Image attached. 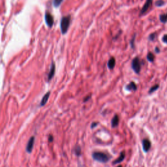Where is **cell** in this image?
Masks as SVG:
<instances>
[{"label": "cell", "mask_w": 167, "mask_h": 167, "mask_svg": "<svg viewBox=\"0 0 167 167\" xmlns=\"http://www.w3.org/2000/svg\"><path fill=\"white\" fill-rule=\"evenodd\" d=\"M92 157L95 161L99 162V163H106L110 161L111 157L107 153H103V152L95 151L92 153Z\"/></svg>", "instance_id": "1"}, {"label": "cell", "mask_w": 167, "mask_h": 167, "mask_svg": "<svg viewBox=\"0 0 167 167\" xmlns=\"http://www.w3.org/2000/svg\"><path fill=\"white\" fill-rule=\"evenodd\" d=\"M71 22V16H67L61 18L60 23V28L62 34H65L67 32L68 29L69 28Z\"/></svg>", "instance_id": "2"}, {"label": "cell", "mask_w": 167, "mask_h": 167, "mask_svg": "<svg viewBox=\"0 0 167 167\" xmlns=\"http://www.w3.org/2000/svg\"><path fill=\"white\" fill-rule=\"evenodd\" d=\"M142 65V62L140 60L138 57H136L133 59L131 63V67L136 74H139L141 70V66Z\"/></svg>", "instance_id": "3"}, {"label": "cell", "mask_w": 167, "mask_h": 167, "mask_svg": "<svg viewBox=\"0 0 167 167\" xmlns=\"http://www.w3.org/2000/svg\"><path fill=\"white\" fill-rule=\"evenodd\" d=\"M151 146V142L149 141V140L145 138L143 140V141H142V147H143L144 151L146 152V153H147V152L150 149Z\"/></svg>", "instance_id": "4"}, {"label": "cell", "mask_w": 167, "mask_h": 167, "mask_svg": "<svg viewBox=\"0 0 167 167\" xmlns=\"http://www.w3.org/2000/svg\"><path fill=\"white\" fill-rule=\"evenodd\" d=\"M152 1H153V0H146V3H145L143 7H142V9H141V14H140L141 15L144 14L149 9V7H151V4H152Z\"/></svg>", "instance_id": "5"}, {"label": "cell", "mask_w": 167, "mask_h": 167, "mask_svg": "<svg viewBox=\"0 0 167 167\" xmlns=\"http://www.w3.org/2000/svg\"><path fill=\"white\" fill-rule=\"evenodd\" d=\"M45 21H46V24H47L48 26L50 27V28H51V27L53 26L54 18H53L52 16L50 13H46V14H45Z\"/></svg>", "instance_id": "6"}, {"label": "cell", "mask_w": 167, "mask_h": 167, "mask_svg": "<svg viewBox=\"0 0 167 167\" xmlns=\"http://www.w3.org/2000/svg\"><path fill=\"white\" fill-rule=\"evenodd\" d=\"M34 141H35V138H34L33 136L31 137V138L29 140L28 144H27V147H26V151H28V153H31V151H32L33 148V145H34Z\"/></svg>", "instance_id": "7"}, {"label": "cell", "mask_w": 167, "mask_h": 167, "mask_svg": "<svg viewBox=\"0 0 167 167\" xmlns=\"http://www.w3.org/2000/svg\"><path fill=\"white\" fill-rule=\"evenodd\" d=\"M125 157V153L124 151H122L121 152V153H120V155L118 158L117 159H116L114 162L112 163L113 165H115V164H119V163H121L122 162H123V161L124 160V159Z\"/></svg>", "instance_id": "8"}, {"label": "cell", "mask_w": 167, "mask_h": 167, "mask_svg": "<svg viewBox=\"0 0 167 167\" xmlns=\"http://www.w3.org/2000/svg\"><path fill=\"white\" fill-rule=\"evenodd\" d=\"M119 118L118 115H115L114 117H113L112 121H111V126L112 128H115L118 126L119 125Z\"/></svg>", "instance_id": "9"}, {"label": "cell", "mask_w": 167, "mask_h": 167, "mask_svg": "<svg viewBox=\"0 0 167 167\" xmlns=\"http://www.w3.org/2000/svg\"><path fill=\"white\" fill-rule=\"evenodd\" d=\"M125 89L127 91L129 92H132V91H136L137 90V86L134 82H130L128 85H127L125 86Z\"/></svg>", "instance_id": "10"}, {"label": "cell", "mask_w": 167, "mask_h": 167, "mask_svg": "<svg viewBox=\"0 0 167 167\" xmlns=\"http://www.w3.org/2000/svg\"><path fill=\"white\" fill-rule=\"evenodd\" d=\"M55 71H56V66H55L54 63H52V65H51L50 71V72H49V74H48V81L50 80L52 78H53L54 76Z\"/></svg>", "instance_id": "11"}, {"label": "cell", "mask_w": 167, "mask_h": 167, "mask_svg": "<svg viewBox=\"0 0 167 167\" xmlns=\"http://www.w3.org/2000/svg\"><path fill=\"white\" fill-rule=\"evenodd\" d=\"M115 65H116V60L114 57H112L108 62V67L109 68V69L112 70L114 68Z\"/></svg>", "instance_id": "12"}, {"label": "cell", "mask_w": 167, "mask_h": 167, "mask_svg": "<svg viewBox=\"0 0 167 167\" xmlns=\"http://www.w3.org/2000/svg\"><path fill=\"white\" fill-rule=\"evenodd\" d=\"M50 92H48V93H46V94L44 95V97H43V99H42V100H41V106H44L45 105L46 102L48 101V98L49 97H50Z\"/></svg>", "instance_id": "13"}, {"label": "cell", "mask_w": 167, "mask_h": 167, "mask_svg": "<svg viewBox=\"0 0 167 167\" xmlns=\"http://www.w3.org/2000/svg\"><path fill=\"white\" fill-rule=\"evenodd\" d=\"M159 20L162 23L165 24L167 22V14H162L159 15Z\"/></svg>", "instance_id": "14"}, {"label": "cell", "mask_w": 167, "mask_h": 167, "mask_svg": "<svg viewBox=\"0 0 167 167\" xmlns=\"http://www.w3.org/2000/svg\"><path fill=\"white\" fill-rule=\"evenodd\" d=\"M159 84H156V85L153 86H152L149 90V92H148L149 94H151L152 93H153L154 92H155V91H157L159 89Z\"/></svg>", "instance_id": "15"}, {"label": "cell", "mask_w": 167, "mask_h": 167, "mask_svg": "<svg viewBox=\"0 0 167 167\" xmlns=\"http://www.w3.org/2000/svg\"><path fill=\"white\" fill-rule=\"evenodd\" d=\"M154 55L152 54L151 52H148V54H147V60H148L149 61H150V62H153L154 61Z\"/></svg>", "instance_id": "16"}, {"label": "cell", "mask_w": 167, "mask_h": 167, "mask_svg": "<svg viewBox=\"0 0 167 167\" xmlns=\"http://www.w3.org/2000/svg\"><path fill=\"white\" fill-rule=\"evenodd\" d=\"M164 5V1L163 0H157V1L155 2V5L156 7H162Z\"/></svg>", "instance_id": "17"}, {"label": "cell", "mask_w": 167, "mask_h": 167, "mask_svg": "<svg viewBox=\"0 0 167 167\" xmlns=\"http://www.w3.org/2000/svg\"><path fill=\"white\" fill-rule=\"evenodd\" d=\"M63 0H54L53 1V4H54V6L55 7H59L61 5V3H62Z\"/></svg>", "instance_id": "18"}, {"label": "cell", "mask_w": 167, "mask_h": 167, "mask_svg": "<svg viewBox=\"0 0 167 167\" xmlns=\"http://www.w3.org/2000/svg\"><path fill=\"white\" fill-rule=\"evenodd\" d=\"M75 154L77 155H78V156L80 155V154H81V148H80V147H79V146L76 147L75 149Z\"/></svg>", "instance_id": "19"}, {"label": "cell", "mask_w": 167, "mask_h": 167, "mask_svg": "<svg viewBox=\"0 0 167 167\" xmlns=\"http://www.w3.org/2000/svg\"><path fill=\"white\" fill-rule=\"evenodd\" d=\"M155 38H156V33H151V35H149V40L151 41H154L155 39Z\"/></svg>", "instance_id": "20"}, {"label": "cell", "mask_w": 167, "mask_h": 167, "mask_svg": "<svg viewBox=\"0 0 167 167\" xmlns=\"http://www.w3.org/2000/svg\"><path fill=\"white\" fill-rule=\"evenodd\" d=\"M162 41H163V42L164 43L167 44V34L163 35V38H162Z\"/></svg>", "instance_id": "21"}, {"label": "cell", "mask_w": 167, "mask_h": 167, "mask_svg": "<svg viewBox=\"0 0 167 167\" xmlns=\"http://www.w3.org/2000/svg\"><path fill=\"white\" fill-rule=\"evenodd\" d=\"M98 124H99V122H93V123H92V125H91V128H92V129L95 128V127L97 126Z\"/></svg>", "instance_id": "22"}, {"label": "cell", "mask_w": 167, "mask_h": 167, "mask_svg": "<svg viewBox=\"0 0 167 167\" xmlns=\"http://www.w3.org/2000/svg\"><path fill=\"white\" fill-rule=\"evenodd\" d=\"M134 39H135V35H134L133 37H132V40H131V47H132V48H134Z\"/></svg>", "instance_id": "23"}, {"label": "cell", "mask_w": 167, "mask_h": 167, "mask_svg": "<svg viewBox=\"0 0 167 167\" xmlns=\"http://www.w3.org/2000/svg\"><path fill=\"white\" fill-rule=\"evenodd\" d=\"M91 98V95H90V96H88L87 98L86 97L85 99H84V102H86V101H88V100H89Z\"/></svg>", "instance_id": "24"}, {"label": "cell", "mask_w": 167, "mask_h": 167, "mask_svg": "<svg viewBox=\"0 0 167 167\" xmlns=\"http://www.w3.org/2000/svg\"><path fill=\"white\" fill-rule=\"evenodd\" d=\"M155 52L156 53H159V52H160V50H159V49L157 47L155 48Z\"/></svg>", "instance_id": "25"}, {"label": "cell", "mask_w": 167, "mask_h": 167, "mask_svg": "<svg viewBox=\"0 0 167 167\" xmlns=\"http://www.w3.org/2000/svg\"><path fill=\"white\" fill-rule=\"evenodd\" d=\"M52 141H53V137H52V136H51V135H50V138H49V141H50V142H52Z\"/></svg>", "instance_id": "26"}]
</instances>
